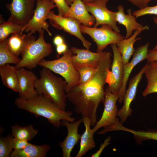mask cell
<instances>
[{
  "instance_id": "obj_1",
  "label": "cell",
  "mask_w": 157,
  "mask_h": 157,
  "mask_svg": "<svg viewBox=\"0 0 157 157\" xmlns=\"http://www.w3.org/2000/svg\"><path fill=\"white\" fill-rule=\"evenodd\" d=\"M112 54L109 52L100 62L92 78L87 83L76 85L66 93L67 99L74 106V110L82 117L88 118L91 126L97 120V111L105 97L104 87L108 70L111 68Z\"/></svg>"
},
{
  "instance_id": "obj_2",
  "label": "cell",
  "mask_w": 157,
  "mask_h": 157,
  "mask_svg": "<svg viewBox=\"0 0 157 157\" xmlns=\"http://www.w3.org/2000/svg\"><path fill=\"white\" fill-rule=\"evenodd\" d=\"M15 105L20 109L28 111L36 117L42 116L47 119L55 127L59 128L62 120L74 122L75 118L72 117V111L61 109L49 99L38 94L31 99H26L18 97Z\"/></svg>"
},
{
  "instance_id": "obj_3",
  "label": "cell",
  "mask_w": 157,
  "mask_h": 157,
  "mask_svg": "<svg viewBox=\"0 0 157 157\" xmlns=\"http://www.w3.org/2000/svg\"><path fill=\"white\" fill-rule=\"evenodd\" d=\"M40 77L36 79L35 88L38 94L51 100L61 109L65 110L67 83L54 75L49 69L43 67Z\"/></svg>"
},
{
  "instance_id": "obj_4",
  "label": "cell",
  "mask_w": 157,
  "mask_h": 157,
  "mask_svg": "<svg viewBox=\"0 0 157 157\" xmlns=\"http://www.w3.org/2000/svg\"><path fill=\"white\" fill-rule=\"evenodd\" d=\"M73 55L70 49H67L61 57L52 60H47L43 59L38 64L60 75L65 79L67 83L66 93L79 83V74L72 61Z\"/></svg>"
},
{
  "instance_id": "obj_5",
  "label": "cell",
  "mask_w": 157,
  "mask_h": 157,
  "mask_svg": "<svg viewBox=\"0 0 157 157\" xmlns=\"http://www.w3.org/2000/svg\"><path fill=\"white\" fill-rule=\"evenodd\" d=\"M118 99V95L112 93L107 87L103 102L104 111L101 118L92 129L94 132L102 127L104 129L97 134L102 135L109 131L120 130L123 126L117 117L119 110L116 103Z\"/></svg>"
},
{
  "instance_id": "obj_6",
  "label": "cell",
  "mask_w": 157,
  "mask_h": 157,
  "mask_svg": "<svg viewBox=\"0 0 157 157\" xmlns=\"http://www.w3.org/2000/svg\"><path fill=\"white\" fill-rule=\"evenodd\" d=\"M44 31L39 34L38 39L31 43L21 56V60L15 66L17 69L24 67L32 70L35 68L44 58L52 52L51 45L44 39Z\"/></svg>"
},
{
  "instance_id": "obj_7",
  "label": "cell",
  "mask_w": 157,
  "mask_h": 157,
  "mask_svg": "<svg viewBox=\"0 0 157 157\" xmlns=\"http://www.w3.org/2000/svg\"><path fill=\"white\" fill-rule=\"evenodd\" d=\"M36 7L31 20L23 27V31L32 34L37 32L40 34L44 30L50 36L52 34L49 30V25L46 21L47 16L51 10L56 7L50 0H36Z\"/></svg>"
},
{
  "instance_id": "obj_8",
  "label": "cell",
  "mask_w": 157,
  "mask_h": 157,
  "mask_svg": "<svg viewBox=\"0 0 157 157\" xmlns=\"http://www.w3.org/2000/svg\"><path fill=\"white\" fill-rule=\"evenodd\" d=\"M80 29L82 33L89 35L96 43L97 52L104 51L108 45L117 44L124 39V36L107 24L101 25L99 28L81 24Z\"/></svg>"
},
{
  "instance_id": "obj_9",
  "label": "cell",
  "mask_w": 157,
  "mask_h": 157,
  "mask_svg": "<svg viewBox=\"0 0 157 157\" xmlns=\"http://www.w3.org/2000/svg\"><path fill=\"white\" fill-rule=\"evenodd\" d=\"M109 0H94L85 3L86 8L94 17L96 22L94 27L107 24L110 26L115 31L120 33V31L117 24L115 12L109 10L106 4Z\"/></svg>"
},
{
  "instance_id": "obj_10",
  "label": "cell",
  "mask_w": 157,
  "mask_h": 157,
  "mask_svg": "<svg viewBox=\"0 0 157 157\" xmlns=\"http://www.w3.org/2000/svg\"><path fill=\"white\" fill-rule=\"evenodd\" d=\"M35 0H12L6 7L10 15L7 21L24 26L26 25L34 14Z\"/></svg>"
},
{
  "instance_id": "obj_11",
  "label": "cell",
  "mask_w": 157,
  "mask_h": 157,
  "mask_svg": "<svg viewBox=\"0 0 157 157\" xmlns=\"http://www.w3.org/2000/svg\"><path fill=\"white\" fill-rule=\"evenodd\" d=\"M113 54L111 70H108L106 78L107 88L111 92L119 95L121 88L123 78V63L121 54L116 44H111Z\"/></svg>"
},
{
  "instance_id": "obj_12",
  "label": "cell",
  "mask_w": 157,
  "mask_h": 157,
  "mask_svg": "<svg viewBox=\"0 0 157 157\" xmlns=\"http://www.w3.org/2000/svg\"><path fill=\"white\" fill-rule=\"evenodd\" d=\"M47 18L52 26L74 35L81 41L86 49L90 50L91 44L82 35L80 29L81 24L77 20L72 18L56 15L51 10L49 13Z\"/></svg>"
},
{
  "instance_id": "obj_13",
  "label": "cell",
  "mask_w": 157,
  "mask_h": 157,
  "mask_svg": "<svg viewBox=\"0 0 157 157\" xmlns=\"http://www.w3.org/2000/svg\"><path fill=\"white\" fill-rule=\"evenodd\" d=\"M147 65V63L129 82L128 88L126 90L124 96L123 106L118 112V116L122 124L127 120L128 118L132 114V110L131 105L135 99L138 86L144 74Z\"/></svg>"
},
{
  "instance_id": "obj_14",
  "label": "cell",
  "mask_w": 157,
  "mask_h": 157,
  "mask_svg": "<svg viewBox=\"0 0 157 157\" xmlns=\"http://www.w3.org/2000/svg\"><path fill=\"white\" fill-rule=\"evenodd\" d=\"M70 49L73 54H75L72 57V61L77 70L85 66L97 67L101 61L109 53L104 51L93 52L87 49L75 47Z\"/></svg>"
},
{
  "instance_id": "obj_15",
  "label": "cell",
  "mask_w": 157,
  "mask_h": 157,
  "mask_svg": "<svg viewBox=\"0 0 157 157\" xmlns=\"http://www.w3.org/2000/svg\"><path fill=\"white\" fill-rule=\"evenodd\" d=\"M19 97L27 99L32 98L38 93L35 88L37 77L31 70L22 67L17 69Z\"/></svg>"
},
{
  "instance_id": "obj_16",
  "label": "cell",
  "mask_w": 157,
  "mask_h": 157,
  "mask_svg": "<svg viewBox=\"0 0 157 157\" xmlns=\"http://www.w3.org/2000/svg\"><path fill=\"white\" fill-rule=\"evenodd\" d=\"M83 122L82 117L74 122H70L65 120L61 121V125L66 126L67 129L66 136L59 144L62 151L63 157L71 156L72 149L80 139L81 135L78 133V129Z\"/></svg>"
},
{
  "instance_id": "obj_17",
  "label": "cell",
  "mask_w": 157,
  "mask_h": 157,
  "mask_svg": "<svg viewBox=\"0 0 157 157\" xmlns=\"http://www.w3.org/2000/svg\"><path fill=\"white\" fill-rule=\"evenodd\" d=\"M149 43L141 45L135 50L131 61L123 65V78L122 86L120 90L118 101L122 103L126 91V84L129 76L134 68L141 62L146 59L149 51Z\"/></svg>"
},
{
  "instance_id": "obj_18",
  "label": "cell",
  "mask_w": 157,
  "mask_h": 157,
  "mask_svg": "<svg viewBox=\"0 0 157 157\" xmlns=\"http://www.w3.org/2000/svg\"><path fill=\"white\" fill-rule=\"evenodd\" d=\"M68 11L63 16L74 18L83 25L91 27L94 25L96 21L94 16L90 15L82 0H73Z\"/></svg>"
},
{
  "instance_id": "obj_19",
  "label": "cell",
  "mask_w": 157,
  "mask_h": 157,
  "mask_svg": "<svg viewBox=\"0 0 157 157\" xmlns=\"http://www.w3.org/2000/svg\"><path fill=\"white\" fill-rule=\"evenodd\" d=\"M35 40V37L32 34H12L8 39V45L11 53L19 57L22 56L29 45Z\"/></svg>"
},
{
  "instance_id": "obj_20",
  "label": "cell",
  "mask_w": 157,
  "mask_h": 157,
  "mask_svg": "<svg viewBox=\"0 0 157 157\" xmlns=\"http://www.w3.org/2000/svg\"><path fill=\"white\" fill-rule=\"evenodd\" d=\"M117 9V11L115 12L116 21L119 24L124 26L126 28L125 39L131 37L133 34V31L143 26L142 25L136 21V18L133 15L131 8L127 10L128 14L126 15L124 12L122 5H119Z\"/></svg>"
},
{
  "instance_id": "obj_21",
  "label": "cell",
  "mask_w": 157,
  "mask_h": 157,
  "mask_svg": "<svg viewBox=\"0 0 157 157\" xmlns=\"http://www.w3.org/2000/svg\"><path fill=\"white\" fill-rule=\"evenodd\" d=\"M149 28L147 26H143L135 31L133 35L129 38H124L116 44L117 49L121 55L124 65L129 62L135 50L134 44L137 41L141 39L140 37L137 38V36L142 31L148 30Z\"/></svg>"
},
{
  "instance_id": "obj_22",
  "label": "cell",
  "mask_w": 157,
  "mask_h": 157,
  "mask_svg": "<svg viewBox=\"0 0 157 157\" xmlns=\"http://www.w3.org/2000/svg\"><path fill=\"white\" fill-rule=\"evenodd\" d=\"M83 123L85 129L81 135L79 149L76 157H81L90 150L95 147L96 143L94 139V132L90 128L91 122L88 117H82Z\"/></svg>"
},
{
  "instance_id": "obj_23",
  "label": "cell",
  "mask_w": 157,
  "mask_h": 157,
  "mask_svg": "<svg viewBox=\"0 0 157 157\" xmlns=\"http://www.w3.org/2000/svg\"><path fill=\"white\" fill-rule=\"evenodd\" d=\"M0 75L4 85L17 92L19 84L17 69L15 66L7 64L0 66Z\"/></svg>"
},
{
  "instance_id": "obj_24",
  "label": "cell",
  "mask_w": 157,
  "mask_h": 157,
  "mask_svg": "<svg viewBox=\"0 0 157 157\" xmlns=\"http://www.w3.org/2000/svg\"><path fill=\"white\" fill-rule=\"evenodd\" d=\"M51 147L47 144L37 145L29 142L22 150H13L10 157H45Z\"/></svg>"
},
{
  "instance_id": "obj_25",
  "label": "cell",
  "mask_w": 157,
  "mask_h": 157,
  "mask_svg": "<svg viewBox=\"0 0 157 157\" xmlns=\"http://www.w3.org/2000/svg\"><path fill=\"white\" fill-rule=\"evenodd\" d=\"M144 74L147 81L142 95L144 97L153 93H157V60L148 63Z\"/></svg>"
},
{
  "instance_id": "obj_26",
  "label": "cell",
  "mask_w": 157,
  "mask_h": 157,
  "mask_svg": "<svg viewBox=\"0 0 157 157\" xmlns=\"http://www.w3.org/2000/svg\"><path fill=\"white\" fill-rule=\"evenodd\" d=\"M11 135L15 138L30 141L33 139L38 132L31 124L22 126L17 124L11 126Z\"/></svg>"
},
{
  "instance_id": "obj_27",
  "label": "cell",
  "mask_w": 157,
  "mask_h": 157,
  "mask_svg": "<svg viewBox=\"0 0 157 157\" xmlns=\"http://www.w3.org/2000/svg\"><path fill=\"white\" fill-rule=\"evenodd\" d=\"M1 21L0 41L8 38L11 34L23 33V26L8 21L4 22L2 19Z\"/></svg>"
},
{
  "instance_id": "obj_28",
  "label": "cell",
  "mask_w": 157,
  "mask_h": 157,
  "mask_svg": "<svg viewBox=\"0 0 157 157\" xmlns=\"http://www.w3.org/2000/svg\"><path fill=\"white\" fill-rule=\"evenodd\" d=\"M8 39L0 41V66L7 64L16 65L21 60L10 51L8 45Z\"/></svg>"
},
{
  "instance_id": "obj_29",
  "label": "cell",
  "mask_w": 157,
  "mask_h": 157,
  "mask_svg": "<svg viewBox=\"0 0 157 157\" xmlns=\"http://www.w3.org/2000/svg\"><path fill=\"white\" fill-rule=\"evenodd\" d=\"M122 131L132 133L138 144H141L143 141L145 140H151L157 141V130L150 129L146 131L135 130L124 126Z\"/></svg>"
},
{
  "instance_id": "obj_30",
  "label": "cell",
  "mask_w": 157,
  "mask_h": 157,
  "mask_svg": "<svg viewBox=\"0 0 157 157\" xmlns=\"http://www.w3.org/2000/svg\"><path fill=\"white\" fill-rule=\"evenodd\" d=\"M12 135L0 138V157H10L13 150Z\"/></svg>"
},
{
  "instance_id": "obj_31",
  "label": "cell",
  "mask_w": 157,
  "mask_h": 157,
  "mask_svg": "<svg viewBox=\"0 0 157 157\" xmlns=\"http://www.w3.org/2000/svg\"><path fill=\"white\" fill-rule=\"evenodd\" d=\"M97 67L85 66L77 69L80 76L78 85H83L88 82L96 73Z\"/></svg>"
},
{
  "instance_id": "obj_32",
  "label": "cell",
  "mask_w": 157,
  "mask_h": 157,
  "mask_svg": "<svg viewBox=\"0 0 157 157\" xmlns=\"http://www.w3.org/2000/svg\"><path fill=\"white\" fill-rule=\"evenodd\" d=\"M132 14L136 18L148 14L157 15V5L153 6H148L142 9L134 11Z\"/></svg>"
},
{
  "instance_id": "obj_33",
  "label": "cell",
  "mask_w": 157,
  "mask_h": 157,
  "mask_svg": "<svg viewBox=\"0 0 157 157\" xmlns=\"http://www.w3.org/2000/svg\"><path fill=\"white\" fill-rule=\"evenodd\" d=\"M50 0L54 2L57 8L58 15L63 16L68 11L70 6L67 4L65 0Z\"/></svg>"
},
{
  "instance_id": "obj_34",
  "label": "cell",
  "mask_w": 157,
  "mask_h": 157,
  "mask_svg": "<svg viewBox=\"0 0 157 157\" xmlns=\"http://www.w3.org/2000/svg\"><path fill=\"white\" fill-rule=\"evenodd\" d=\"M12 144L14 150H20L24 149L28 144V141L14 138L12 139Z\"/></svg>"
},
{
  "instance_id": "obj_35",
  "label": "cell",
  "mask_w": 157,
  "mask_h": 157,
  "mask_svg": "<svg viewBox=\"0 0 157 157\" xmlns=\"http://www.w3.org/2000/svg\"><path fill=\"white\" fill-rule=\"evenodd\" d=\"M111 138L110 136L108 137L104 140V142L100 146L98 150L95 153H94L91 156V157H99L102 153V151L105 148L110 144V141L111 140Z\"/></svg>"
},
{
  "instance_id": "obj_36",
  "label": "cell",
  "mask_w": 157,
  "mask_h": 157,
  "mask_svg": "<svg viewBox=\"0 0 157 157\" xmlns=\"http://www.w3.org/2000/svg\"><path fill=\"white\" fill-rule=\"evenodd\" d=\"M132 4L142 9L148 6L149 3L152 0H127Z\"/></svg>"
},
{
  "instance_id": "obj_37",
  "label": "cell",
  "mask_w": 157,
  "mask_h": 157,
  "mask_svg": "<svg viewBox=\"0 0 157 157\" xmlns=\"http://www.w3.org/2000/svg\"><path fill=\"white\" fill-rule=\"evenodd\" d=\"M146 59L148 63L157 61V51L149 50Z\"/></svg>"
},
{
  "instance_id": "obj_38",
  "label": "cell",
  "mask_w": 157,
  "mask_h": 157,
  "mask_svg": "<svg viewBox=\"0 0 157 157\" xmlns=\"http://www.w3.org/2000/svg\"><path fill=\"white\" fill-rule=\"evenodd\" d=\"M67 49V46L64 43L56 46V51L59 55L63 53Z\"/></svg>"
},
{
  "instance_id": "obj_39",
  "label": "cell",
  "mask_w": 157,
  "mask_h": 157,
  "mask_svg": "<svg viewBox=\"0 0 157 157\" xmlns=\"http://www.w3.org/2000/svg\"><path fill=\"white\" fill-rule=\"evenodd\" d=\"M53 42L54 44L56 46L64 43L63 39L59 35H57L54 38Z\"/></svg>"
},
{
  "instance_id": "obj_40",
  "label": "cell",
  "mask_w": 157,
  "mask_h": 157,
  "mask_svg": "<svg viewBox=\"0 0 157 157\" xmlns=\"http://www.w3.org/2000/svg\"><path fill=\"white\" fill-rule=\"evenodd\" d=\"M153 19L154 22L157 25V17L154 16L153 17ZM152 49L154 50L157 51V44Z\"/></svg>"
},
{
  "instance_id": "obj_41",
  "label": "cell",
  "mask_w": 157,
  "mask_h": 157,
  "mask_svg": "<svg viewBox=\"0 0 157 157\" xmlns=\"http://www.w3.org/2000/svg\"><path fill=\"white\" fill-rule=\"evenodd\" d=\"M65 1L69 5H70L72 3L73 0H65Z\"/></svg>"
},
{
  "instance_id": "obj_42",
  "label": "cell",
  "mask_w": 157,
  "mask_h": 157,
  "mask_svg": "<svg viewBox=\"0 0 157 157\" xmlns=\"http://www.w3.org/2000/svg\"><path fill=\"white\" fill-rule=\"evenodd\" d=\"M94 0H82L85 3L93 1Z\"/></svg>"
}]
</instances>
